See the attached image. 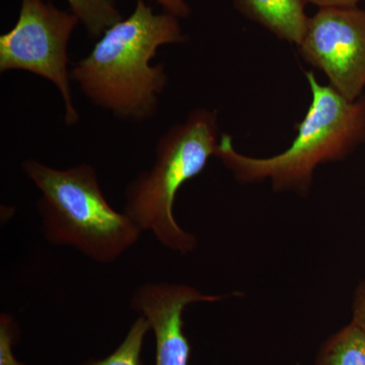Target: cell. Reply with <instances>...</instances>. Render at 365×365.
Returning <instances> with one entry per match:
<instances>
[{
	"label": "cell",
	"mask_w": 365,
	"mask_h": 365,
	"mask_svg": "<svg viewBox=\"0 0 365 365\" xmlns=\"http://www.w3.org/2000/svg\"><path fill=\"white\" fill-rule=\"evenodd\" d=\"M188 37L180 19L155 13L145 0L97 40L93 50L71 69V79L91 104L116 119L143 123L157 116L169 83L163 63L153 66L160 47L182 44Z\"/></svg>",
	"instance_id": "1"
},
{
	"label": "cell",
	"mask_w": 365,
	"mask_h": 365,
	"mask_svg": "<svg viewBox=\"0 0 365 365\" xmlns=\"http://www.w3.org/2000/svg\"><path fill=\"white\" fill-rule=\"evenodd\" d=\"M306 76L312 103L287 150L271 158L248 157L235 150L232 137H220L215 157L237 181L247 184L270 180L276 191L306 195L319 165L343 160L364 143L365 95L349 101L330 85L319 83L313 72Z\"/></svg>",
	"instance_id": "2"
},
{
	"label": "cell",
	"mask_w": 365,
	"mask_h": 365,
	"mask_svg": "<svg viewBox=\"0 0 365 365\" xmlns=\"http://www.w3.org/2000/svg\"><path fill=\"white\" fill-rule=\"evenodd\" d=\"M21 170L40 191L36 205L50 244L71 247L91 260L110 264L138 242L140 228L108 202L90 163L56 169L29 158Z\"/></svg>",
	"instance_id": "3"
},
{
	"label": "cell",
	"mask_w": 365,
	"mask_h": 365,
	"mask_svg": "<svg viewBox=\"0 0 365 365\" xmlns=\"http://www.w3.org/2000/svg\"><path fill=\"white\" fill-rule=\"evenodd\" d=\"M220 139L217 113L205 108L194 110L158 138L150 169L139 173L125 188L123 212L141 232H151L174 253L188 255L198 244L195 235L175 218L178 191L203 172L215 155Z\"/></svg>",
	"instance_id": "4"
},
{
	"label": "cell",
	"mask_w": 365,
	"mask_h": 365,
	"mask_svg": "<svg viewBox=\"0 0 365 365\" xmlns=\"http://www.w3.org/2000/svg\"><path fill=\"white\" fill-rule=\"evenodd\" d=\"M78 24L71 11L47 0H21L16 25L0 36V72L26 71L50 81L63 101L67 126L81 119L68 68V45Z\"/></svg>",
	"instance_id": "5"
},
{
	"label": "cell",
	"mask_w": 365,
	"mask_h": 365,
	"mask_svg": "<svg viewBox=\"0 0 365 365\" xmlns=\"http://www.w3.org/2000/svg\"><path fill=\"white\" fill-rule=\"evenodd\" d=\"M299 53L349 101L365 88V9L324 7L309 18Z\"/></svg>",
	"instance_id": "6"
},
{
	"label": "cell",
	"mask_w": 365,
	"mask_h": 365,
	"mask_svg": "<svg viewBox=\"0 0 365 365\" xmlns=\"http://www.w3.org/2000/svg\"><path fill=\"white\" fill-rule=\"evenodd\" d=\"M223 299V295L203 294L179 283L148 282L137 288L131 297V307L148 319L155 335V365H189L192 349L185 334V309L197 302Z\"/></svg>",
	"instance_id": "7"
},
{
	"label": "cell",
	"mask_w": 365,
	"mask_h": 365,
	"mask_svg": "<svg viewBox=\"0 0 365 365\" xmlns=\"http://www.w3.org/2000/svg\"><path fill=\"white\" fill-rule=\"evenodd\" d=\"M309 0H234L235 9L259 24L279 40L299 46L306 34L309 18Z\"/></svg>",
	"instance_id": "8"
},
{
	"label": "cell",
	"mask_w": 365,
	"mask_h": 365,
	"mask_svg": "<svg viewBox=\"0 0 365 365\" xmlns=\"http://www.w3.org/2000/svg\"><path fill=\"white\" fill-rule=\"evenodd\" d=\"M314 365H365V335L348 324L323 343Z\"/></svg>",
	"instance_id": "9"
},
{
	"label": "cell",
	"mask_w": 365,
	"mask_h": 365,
	"mask_svg": "<svg viewBox=\"0 0 365 365\" xmlns=\"http://www.w3.org/2000/svg\"><path fill=\"white\" fill-rule=\"evenodd\" d=\"M71 11L86 29L88 37L98 40L103 34L118 21L123 14L117 0H66Z\"/></svg>",
	"instance_id": "10"
},
{
	"label": "cell",
	"mask_w": 365,
	"mask_h": 365,
	"mask_svg": "<svg viewBox=\"0 0 365 365\" xmlns=\"http://www.w3.org/2000/svg\"><path fill=\"white\" fill-rule=\"evenodd\" d=\"M151 331L148 319L139 316L135 319L126 337L116 349L103 359H88L81 365H143L144 340Z\"/></svg>",
	"instance_id": "11"
},
{
	"label": "cell",
	"mask_w": 365,
	"mask_h": 365,
	"mask_svg": "<svg viewBox=\"0 0 365 365\" xmlns=\"http://www.w3.org/2000/svg\"><path fill=\"white\" fill-rule=\"evenodd\" d=\"M20 327L11 314L0 316V365H26L16 359L14 347L20 340Z\"/></svg>",
	"instance_id": "12"
},
{
	"label": "cell",
	"mask_w": 365,
	"mask_h": 365,
	"mask_svg": "<svg viewBox=\"0 0 365 365\" xmlns=\"http://www.w3.org/2000/svg\"><path fill=\"white\" fill-rule=\"evenodd\" d=\"M351 322L359 327L365 335V280L360 283L354 292Z\"/></svg>",
	"instance_id": "13"
},
{
	"label": "cell",
	"mask_w": 365,
	"mask_h": 365,
	"mask_svg": "<svg viewBox=\"0 0 365 365\" xmlns=\"http://www.w3.org/2000/svg\"><path fill=\"white\" fill-rule=\"evenodd\" d=\"M162 7L165 13L173 14L178 19H187L191 14V7L185 0H153Z\"/></svg>",
	"instance_id": "14"
},
{
	"label": "cell",
	"mask_w": 365,
	"mask_h": 365,
	"mask_svg": "<svg viewBox=\"0 0 365 365\" xmlns=\"http://www.w3.org/2000/svg\"><path fill=\"white\" fill-rule=\"evenodd\" d=\"M364 0H309V4L319 6V9L324 7H350L357 6L359 2Z\"/></svg>",
	"instance_id": "15"
}]
</instances>
